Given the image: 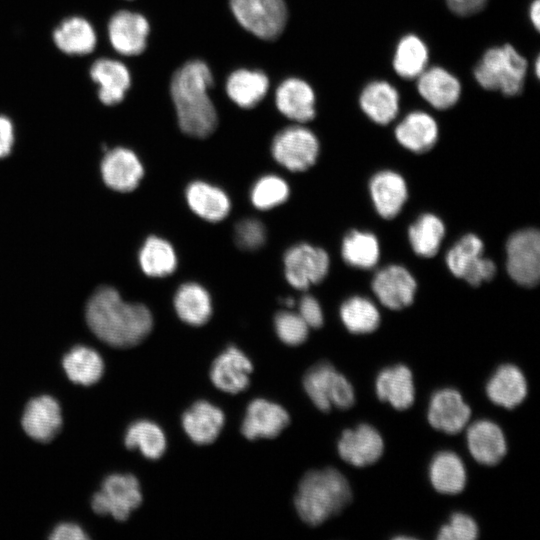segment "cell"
I'll list each match as a JSON object with an SVG mask.
<instances>
[{"instance_id":"obj_50","label":"cell","mask_w":540,"mask_h":540,"mask_svg":"<svg viewBox=\"0 0 540 540\" xmlns=\"http://www.w3.org/2000/svg\"><path fill=\"white\" fill-rule=\"evenodd\" d=\"M530 18L535 28L538 30L540 27V1L535 0L530 7Z\"/></svg>"},{"instance_id":"obj_28","label":"cell","mask_w":540,"mask_h":540,"mask_svg":"<svg viewBox=\"0 0 540 540\" xmlns=\"http://www.w3.org/2000/svg\"><path fill=\"white\" fill-rule=\"evenodd\" d=\"M186 199L191 210L204 220L218 222L230 211V200L220 188L202 181L190 183Z\"/></svg>"},{"instance_id":"obj_22","label":"cell","mask_w":540,"mask_h":540,"mask_svg":"<svg viewBox=\"0 0 540 540\" xmlns=\"http://www.w3.org/2000/svg\"><path fill=\"white\" fill-rule=\"evenodd\" d=\"M225 423L221 409L207 401H197L182 416V426L192 442L211 444L219 436Z\"/></svg>"},{"instance_id":"obj_38","label":"cell","mask_w":540,"mask_h":540,"mask_svg":"<svg viewBox=\"0 0 540 540\" xmlns=\"http://www.w3.org/2000/svg\"><path fill=\"white\" fill-rule=\"evenodd\" d=\"M444 234V224L433 214L421 215L408 231L414 252L423 257H432L438 252Z\"/></svg>"},{"instance_id":"obj_41","label":"cell","mask_w":540,"mask_h":540,"mask_svg":"<svg viewBox=\"0 0 540 540\" xmlns=\"http://www.w3.org/2000/svg\"><path fill=\"white\" fill-rule=\"evenodd\" d=\"M342 256L351 266L371 268L379 259L378 240L371 233L353 230L343 240Z\"/></svg>"},{"instance_id":"obj_10","label":"cell","mask_w":540,"mask_h":540,"mask_svg":"<svg viewBox=\"0 0 540 540\" xmlns=\"http://www.w3.org/2000/svg\"><path fill=\"white\" fill-rule=\"evenodd\" d=\"M483 248L478 236H463L446 255V264L451 273L473 286L493 278L496 266L492 260L482 256Z\"/></svg>"},{"instance_id":"obj_9","label":"cell","mask_w":540,"mask_h":540,"mask_svg":"<svg viewBox=\"0 0 540 540\" xmlns=\"http://www.w3.org/2000/svg\"><path fill=\"white\" fill-rule=\"evenodd\" d=\"M507 271L520 285L532 287L540 276V234L536 229L520 230L507 242Z\"/></svg>"},{"instance_id":"obj_1","label":"cell","mask_w":540,"mask_h":540,"mask_svg":"<svg viewBox=\"0 0 540 540\" xmlns=\"http://www.w3.org/2000/svg\"><path fill=\"white\" fill-rule=\"evenodd\" d=\"M86 320L100 340L117 348L139 344L153 327L146 306L124 302L111 287H101L92 295L86 306Z\"/></svg>"},{"instance_id":"obj_2","label":"cell","mask_w":540,"mask_h":540,"mask_svg":"<svg viewBox=\"0 0 540 540\" xmlns=\"http://www.w3.org/2000/svg\"><path fill=\"white\" fill-rule=\"evenodd\" d=\"M213 76L208 65L190 60L172 76L170 92L181 130L193 137L204 138L217 126V113L208 95Z\"/></svg>"},{"instance_id":"obj_26","label":"cell","mask_w":540,"mask_h":540,"mask_svg":"<svg viewBox=\"0 0 540 540\" xmlns=\"http://www.w3.org/2000/svg\"><path fill=\"white\" fill-rule=\"evenodd\" d=\"M369 188L377 212L386 219L395 217L407 199L406 183L393 171L375 174Z\"/></svg>"},{"instance_id":"obj_44","label":"cell","mask_w":540,"mask_h":540,"mask_svg":"<svg viewBox=\"0 0 540 540\" xmlns=\"http://www.w3.org/2000/svg\"><path fill=\"white\" fill-rule=\"evenodd\" d=\"M475 520L463 513H454L449 522L444 524L437 535L439 540H473L478 536Z\"/></svg>"},{"instance_id":"obj_35","label":"cell","mask_w":540,"mask_h":540,"mask_svg":"<svg viewBox=\"0 0 540 540\" xmlns=\"http://www.w3.org/2000/svg\"><path fill=\"white\" fill-rule=\"evenodd\" d=\"M63 368L68 378L77 384L92 385L100 380L104 371L101 356L85 346L72 348L63 358Z\"/></svg>"},{"instance_id":"obj_25","label":"cell","mask_w":540,"mask_h":540,"mask_svg":"<svg viewBox=\"0 0 540 540\" xmlns=\"http://www.w3.org/2000/svg\"><path fill=\"white\" fill-rule=\"evenodd\" d=\"M486 394L496 405L512 409L527 395L526 379L517 366L501 365L487 382Z\"/></svg>"},{"instance_id":"obj_48","label":"cell","mask_w":540,"mask_h":540,"mask_svg":"<svg viewBox=\"0 0 540 540\" xmlns=\"http://www.w3.org/2000/svg\"><path fill=\"white\" fill-rule=\"evenodd\" d=\"M14 143V129L11 120L0 115V158L6 157L11 152Z\"/></svg>"},{"instance_id":"obj_49","label":"cell","mask_w":540,"mask_h":540,"mask_svg":"<svg viewBox=\"0 0 540 540\" xmlns=\"http://www.w3.org/2000/svg\"><path fill=\"white\" fill-rule=\"evenodd\" d=\"M487 0H446V3L454 13L467 16L480 11Z\"/></svg>"},{"instance_id":"obj_33","label":"cell","mask_w":540,"mask_h":540,"mask_svg":"<svg viewBox=\"0 0 540 540\" xmlns=\"http://www.w3.org/2000/svg\"><path fill=\"white\" fill-rule=\"evenodd\" d=\"M399 97L396 89L384 81L367 85L360 96V106L365 114L378 124H388L398 112Z\"/></svg>"},{"instance_id":"obj_46","label":"cell","mask_w":540,"mask_h":540,"mask_svg":"<svg viewBox=\"0 0 540 540\" xmlns=\"http://www.w3.org/2000/svg\"><path fill=\"white\" fill-rule=\"evenodd\" d=\"M298 314L309 327L319 328L323 325V312L321 306L318 301L310 295H305L301 298Z\"/></svg>"},{"instance_id":"obj_5","label":"cell","mask_w":540,"mask_h":540,"mask_svg":"<svg viewBox=\"0 0 540 540\" xmlns=\"http://www.w3.org/2000/svg\"><path fill=\"white\" fill-rule=\"evenodd\" d=\"M303 387L322 412H328L332 407L348 409L355 403L353 386L328 362L312 366L304 375Z\"/></svg>"},{"instance_id":"obj_36","label":"cell","mask_w":540,"mask_h":540,"mask_svg":"<svg viewBox=\"0 0 540 540\" xmlns=\"http://www.w3.org/2000/svg\"><path fill=\"white\" fill-rule=\"evenodd\" d=\"M142 271L151 277H165L174 272L177 257L172 245L157 236L146 239L139 252Z\"/></svg>"},{"instance_id":"obj_27","label":"cell","mask_w":540,"mask_h":540,"mask_svg":"<svg viewBox=\"0 0 540 540\" xmlns=\"http://www.w3.org/2000/svg\"><path fill=\"white\" fill-rule=\"evenodd\" d=\"M420 95L437 109H447L459 99L461 85L456 77L440 67L425 69L418 76Z\"/></svg>"},{"instance_id":"obj_14","label":"cell","mask_w":540,"mask_h":540,"mask_svg":"<svg viewBox=\"0 0 540 540\" xmlns=\"http://www.w3.org/2000/svg\"><path fill=\"white\" fill-rule=\"evenodd\" d=\"M470 415V407L453 388L437 390L431 396L427 416L430 425L436 430L457 434L466 426Z\"/></svg>"},{"instance_id":"obj_13","label":"cell","mask_w":540,"mask_h":540,"mask_svg":"<svg viewBox=\"0 0 540 540\" xmlns=\"http://www.w3.org/2000/svg\"><path fill=\"white\" fill-rule=\"evenodd\" d=\"M337 448L345 462L356 467H364L379 460L383 454L384 442L373 426L360 424L354 429L343 431Z\"/></svg>"},{"instance_id":"obj_34","label":"cell","mask_w":540,"mask_h":540,"mask_svg":"<svg viewBox=\"0 0 540 540\" xmlns=\"http://www.w3.org/2000/svg\"><path fill=\"white\" fill-rule=\"evenodd\" d=\"M174 307L178 317L192 326L205 324L212 314L210 295L197 283H185L178 288Z\"/></svg>"},{"instance_id":"obj_42","label":"cell","mask_w":540,"mask_h":540,"mask_svg":"<svg viewBox=\"0 0 540 540\" xmlns=\"http://www.w3.org/2000/svg\"><path fill=\"white\" fill-rule=\"evenodd\" d=\"M289 193V186L284 179L276 175H266L253 185L250 197L256 208L268 210L285 202Z\"/></svg>"},{"instance_id":"obj_17","label":"cell","mask_w":540,"mask_h":540,"mask_svg":"<svg viewBox=\"0 0 540 540\" xmlns=\"http://www.w3.org/2000/svg\"><path fill=\"white\" fill-rule=\"evenodd\" d=\"M372 289L384 306L397 310L413 302L416 281L406 268L391 265L375 275Z\"/></svg>"},{"instance_id":"obj_43","label":"cell","mask_w":540,"mask_h":540,"mask_svg":"<svg viewBox=\"0 0 540 540\" xmlns=\"http://www.w3.org/2000/svg\"><path fill=\"white\" fill-rule=\"evenodd\" d=\"M274 326L279 339L287 345L303 343L309 333V326L299 314L281 311L275 315Z\"/></svg>"},{"instance_id":"obj_40","label":"cell","mask_w":540,"mask_h":540,"mask_svg":"<svg viewBox=\"0 0 540 540\" xmlns=\"http://www.w3.org/2000/svg\"><path fill=\"white\" fill-rule=\"evenodd\" d=\"M428 50L425 44L415 35H407L399 42L393 67L402 78L418 77L426 68Z\"/></svg>"},{"instance_id":"obj_24","label":"cell","mask_w":540,"mask_h":540,"mask_svg":"<svg viewBox=\"0 0 540 540\" xmlns=\"http://www.w3.org/2000/svg\"><path fill=\"white\" fill-rule=\"evenodd\" d=\"M375 390L380 400L388 402L395 409L409 408L415 397L410 369L399 364L381 370L376 377Z\"/></svg>"},{"instance_id":"obj_3","label":"cell","mask_w":540,"mask_h":540,"mask_svg":"<svg viewBox=\"0 0 540 540\" xmlns=\"http://www.w3.org/2000/svg\"><path fill=\"white\" fill-rule=\"evenodd\" d=\"M352 500L347 478L335 468L313 470L301 479L294 505L300 519L318 526L339 514Z\"/></svg>"},{"instance_id":"obj_19","label":"cell","mask_w":540,"mask_h":540,"mask_svg":"<svg viewBox=\"0 0 540 540\" xmlns=\"http://www.w3.org/2000/svg\"><path fill=\"white\" fill-rule=\"evenodd\" d=\"M101 172L108 187L119 192H129L138 186L144 170L133 151L117 147L106 153L101 163Z\"/></svg>"},{"instance_id":"obj_39","label":"cell","mask_w":540,"mask_h":540,"mask_svg":"<svg viewBox=\"0 0 540 540\" xmlns=\"http://www.w3.org/2000/svg\"><path fill=\"white\" fill-rule=\"evenodd\" d=\"M343 324L351 333L366 334L376 330L380 324V314L368 299L354 296L346 300L340 308Z\"/></svg>"},{"instance_id":"obj_18","label":"cell","mask_w":540,"mask_h":540,"mask_svg":"<svg viewBox=\"0 0 540 540\" xmlns=\"http://www.w3.org/2000/svg\"><path fill=\"white\" fill-rule=\"evenodd\" d=\"M22 426L28 436L34 440L43 443L51 441L62 426L59 403L48 395L33 398L24 410Z\"/></svg>"},{"instance_id":"obj_31","label":"cell","mask_w":540,"mask_h":540,"mask_svg":"<svg viewBox=\"0 0 540 540\" xmlns=\"http://www.w3.org/2000/svg\"><path fill=\"white\" fill-rule=\"evenodd\" d=\"M269 88L267 76L259 70L238 69L226 81L229 98L241 108H253L266 95Z\"/></svg>"},{"instance_id":"obj_30","label":"cell","mask_w":540,"mask_h":540,"mask_svg":"<svg viewBox=\"0 0 540 540\" xmlns=\"http://www.w3.org/2000/svg\"><path fill=\"white\" fill-rule=\"evenodd\" d=\"M397 140L405 148L421 153L434 146L438 137L435 120L424 112L408 114L395 129Z\"/></svg>"},{"instance_id":"obj_51","label":"cell","mask_w":540,"mask_h":540,"mask_svg":"<svg viewBox=\"0 0 540 540\" xmlns=\"http://www.w3.org/2000/svg\"><path fill=\"white\" fill-rule=\"evenodd\" d=\"M283 303L287 306V307H292L294 304H295V301L292 297H287V298H284L283 299Z\"/></svg>"},{"instance_id":"obj_23","label":"cell","mask_w":540,"mask_h":540,"mask_svg":"<svg viewBox=\"0 0 540 540\" xmlns=\"http://www.w3.org/2000/svg\"><path fill=\"white\" fill-rule=\"evenodd\" d=\"M275 103L284 116L296 122H307L315 116L314 92L298 78H288L278 86Z\"/></svg>"},{"instance_id":"obj_11","label":"cell","mask_w":540,"mask_h":540,"mask_svg":"<svg viewBox=\"0 0 540 540\" xmlns=\"http://www.w3.org/2000/svg\"><path fill=\"white\" fill-rule=\"evenodd\" d=\"M329 264L326 251L307 243L292 246L284 255L286 279L299 290L321 282L328 273Z\"/></svg>"},{"instance_id":"obj_32","label":"cell","mask_w":540,"mask_h":540,"mask_svg":"<svg viewBox=\"0 0 540 540\" xmlns=\"http://www.w3.org/2000/svg\"><path fill=\"white\" fill-rule=\"evenodd\" d=\"M432 486L442 494L460 493L466 485V470L461 458L452 451L437 453L429 466Z\"/></svg>"},{"instance_id":"obj_21","label":"cell","mask_w":540,"mask_h":540,"mask_svg":"<svg viewBox=\"0 0 540 540\" xmlns=\"http://www.w3.org/2000/svg\"><path fill=\"white\" fill-rule=\"evenodd\" d=\"M467 444L473 458L483 465L499 463L507 452L502 429L489 420H479L468 427Z\"/></svg>"},{"instance_id":"obj_29","label":"cell","mask_w":540,"mask_h":540,"mask_svg":"<svg viewBox=\"0 0 540 540\" xmlns=\"http://www.w3.org/2000/svg\"><path fill=\"white\" fill-rule=\"evenodd\" d=\"M53 41L59 50L68 55L91 53L97 43L95 30L83 17L64 19L53 31Z\"/></svg>"},{"instance_id":"obj_52","label":"cell","mask_w":540,"mask_h":540,"mask_svg":"<svg viewBox=\"0 0 540 540\" xmlns=\"http://www.w3.org/2000/svg\"><path fill=\"white\" fill-rule=\"evenodd\" d=\"M539 63H540V60H539V58H537V59H536V64H535V70H536V75H537V77H539V75H540V73H539V70H540V65H539Z\"/></svg>"},{"instance_id":"obj_12","label":"cell","mask_w":540,"mask_h":540,"mask_svg":"<svg viewBox=\"0 0 540 540\" xmlns=\"http://www.w3.org/2000/svg\"><path fill=\"white\" fill-rule=\"evenodd\" d=\"M149 23L140 13L129 10L116 12L108 23L112 47L125 56L141 54L147 45Z\"/></svg>"},{"instance_id":"obj_37","label":"cell","mask_w":540,"mask_h":540,"mask_svg":"<svg viewBox=\"0 0 540 540\" xmlns=\"http://www.w3.org/2000/svg\"><path fill=\"white\" fill-rule=\"evenodd\" d=\"M125 445L128 449H139L148 459L156 460L164 454L167 441L158 425L148 420H140L127 429Z\"/></svg>"},{"instance_id":"obj_7","label":"cell","mask_w":540,"mask_h":540,"mask_svg":"<svg viewBox=\"0 0 540 540\" xmlns=\"http://www.w3.org/2000/svg\"><path fill=\"white\" fill-rule=\"evenodd\" d=\"M142 502L139 481L131 474H112L105 478L100 491L91 501L92 509L99 515H111L125 521Z\"/></svg>"},{"instance_id":"obj_20","label":"cell","mask_w":540,"mask_h":540,"mask_svg":"<svg viewBox=\"0 0 540 540\" xmlns=\"http://www.w3.org/2000/svg\"><path fill=\"white\" fill-rule=\"evenodd\" d=\"M90 77L98 85L99 100L107 106L120 103L131 85L127 67L110 58L97 59L90 68Z\"/></svg>"},{"instance_id":"obj_6","label":"cell","mask_w":540,"mask_h":540,"mask_svg":"<svg viewBox=\"0 0 540 540\" xmlns=\"http://www.w3.org/2000/svg\"><path fill=\"white\" fill-rule=\"evenodd\" d=\"M231 10L243 28L264 40L283 32L288 18L284 0H229Z\"/></svg>"},{"instance_id":"obj_8","label":"cell","mask_w":540,"mask_h":540,"mask_svg":"<svg viewBox=\"0 0 540 540\" xmlns=\"http://www.w3.org/2000/svg\"><path fill=\"white\" fill-rule=\"evenodd\" d=\"M271 152L274 159L286 169L300 172L312 166L318 156L316 136L303 126H290L276 134Z\"/></svg>"},{"instance_id":"obj_45","label":"cell","mask_w":540,"mask_h":540,"mask_svg":"<svg viewBox=\"0 0 540 540\" xmlns=\"http://www.w3.org/2000/svg\"><path fill=\"white\" fill-rule=\"evenodd\" d=\"M266 235L265 226L255 218L243 219L235 227L236 244L243 250L259 249L265 243Z\"/></svg>"},{"instance_id":"obj_4","label":"cell","mask_w":540,"mask_h":540,"mask_svg":"<svg viewBox=\"0 0 540 540\" xmlns=\"http://www.w3.org/2000/svg\"><path fill=\"white\" fill-rule=\"evenodd\" d=\"M526 70V59L506 44L487 50L475 67L474 75L483 88L513 96L522 91Z\"/></svg>"},{"instance_id":"obj_47","label":"cell","mask_w":540,"mask_h":540,"mask_svg":"<svg viewBox=\"0 0 540 540\" xmlns=\"http://www.w3.org/2000/svg\"><path fill=\"white\" fill-rule=\"evenodd\" d=\"M52 540H85L88 536L74 523H62L55 527L49 536Z\"/></svg>"},{"instance_id":"obj_16","label":"cell","mask_w":540,"mask_h":540,"mask_svg":"<svg viewBox=\"0 0 540 540\" xmlns=\"http://www.w3.org/2000/svg\"><path fill=\"white\" fill-rule=\"evenodd\" d=\"M252 371L249 358L238 348L230 346L214 360L210 379L219 390L237 394L249 386Z\"/></svg>"},{"instance_id":"obj_15","label":"cell","mask_w":540,"mask_h":540,"mask_svg":"<svg viewBox=\"0 0 540 540\" xmlns=\"http://www.w3.org/2000/svg\"><path fill=\"white\" fill-rule=\"evenodd\" d=\"M290 423V416L280 405L255 399L247 407L241 432L249 440L275 438Z\"/></svg>"}]
</instances>
